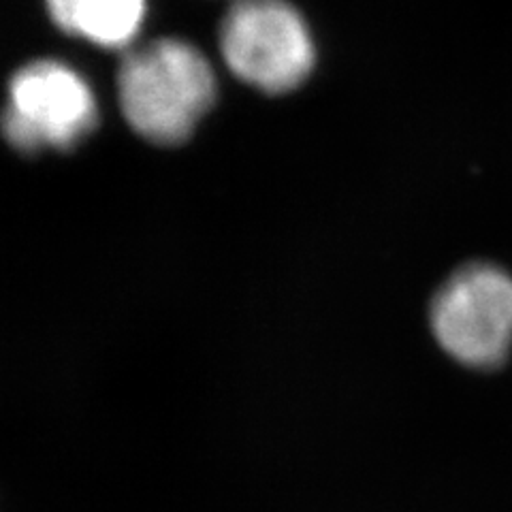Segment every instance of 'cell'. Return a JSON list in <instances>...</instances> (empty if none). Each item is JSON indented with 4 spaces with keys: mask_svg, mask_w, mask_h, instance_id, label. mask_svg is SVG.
Here are the masks:
<instances>
[{
    "mask_svg": "<svg viewBox=\"0 0 512 512\" xmlns=\"http://www.w3.org/2000/svg\"><path fill=\"white\" fill-rule=\"evenodd\" d=\"M124 116L160 146L186 141L212 107L216 79L210 62L178 39H160L126 54L118 73Z\"/></svg>",
    "mask_w": 512,
    "mask_h": 512,
    "instance_id": "obj_1",
    "label": "cell"
},
{
    "mask_svg": "<svg viewBox=\"0 0 512 512\" xmlns=\"http://www.w3.org/2000/svg\"><path fill=\"white\" fill-rule=\"evenodd\" d=\"M220 47L242 82L269 94L301 86L314 67L310 30L286 0H239L222 22Z\"/></svg>",
    "mask_w": 512,
    "mask_h": 512,
    "instance_id": "obj_2",
    "label": "cell"
},
{
    "mask_svg": "<svg viewBox=\"0 0 512 512\" xmlns=\"http://www.w3.org/2000/svg\"><path fill=\"white\" fill-rule=\"evenodd\" d=\"M431 329L461 363H502L512 346V276L493 265L463 267L431 303Z\"/></svg>",
    "mask_w": 512,
    "mask_h": 512,
    "instance_id": "obj_3",
    "label": "cell"
},
{
    "mask_svg": "<svg viewBox=\"0 0 512 512\" xmlns=\"http://www.w3.org/2000/svg\"><path fill=\"white\" fill-rule=\"evenodd\" d=\"M99 120L82 75L56 60H37L13 75L5 109V135L15 150H69Z\"/></svg>",
    "mask_w": 512,
    "mask_h": 512,
    "instance_id": "obj_4",
    "label": "cell"
},
{
    "mask_svg": "<svg viewBox=\"0 0 512 512\" xmlns=\"http://www.w3.org/2000/svg\"><path fill=\"white\" fill-rule=\"evenodd\" d=\"M52 20L69 35L120 50L139 32L146 0H47Z\"/></svg>",
    "mask_w": 512,
    "mask_h": 512,
    "instance_id": "obj_5",
    "label": "cell"
}]
</instances>
